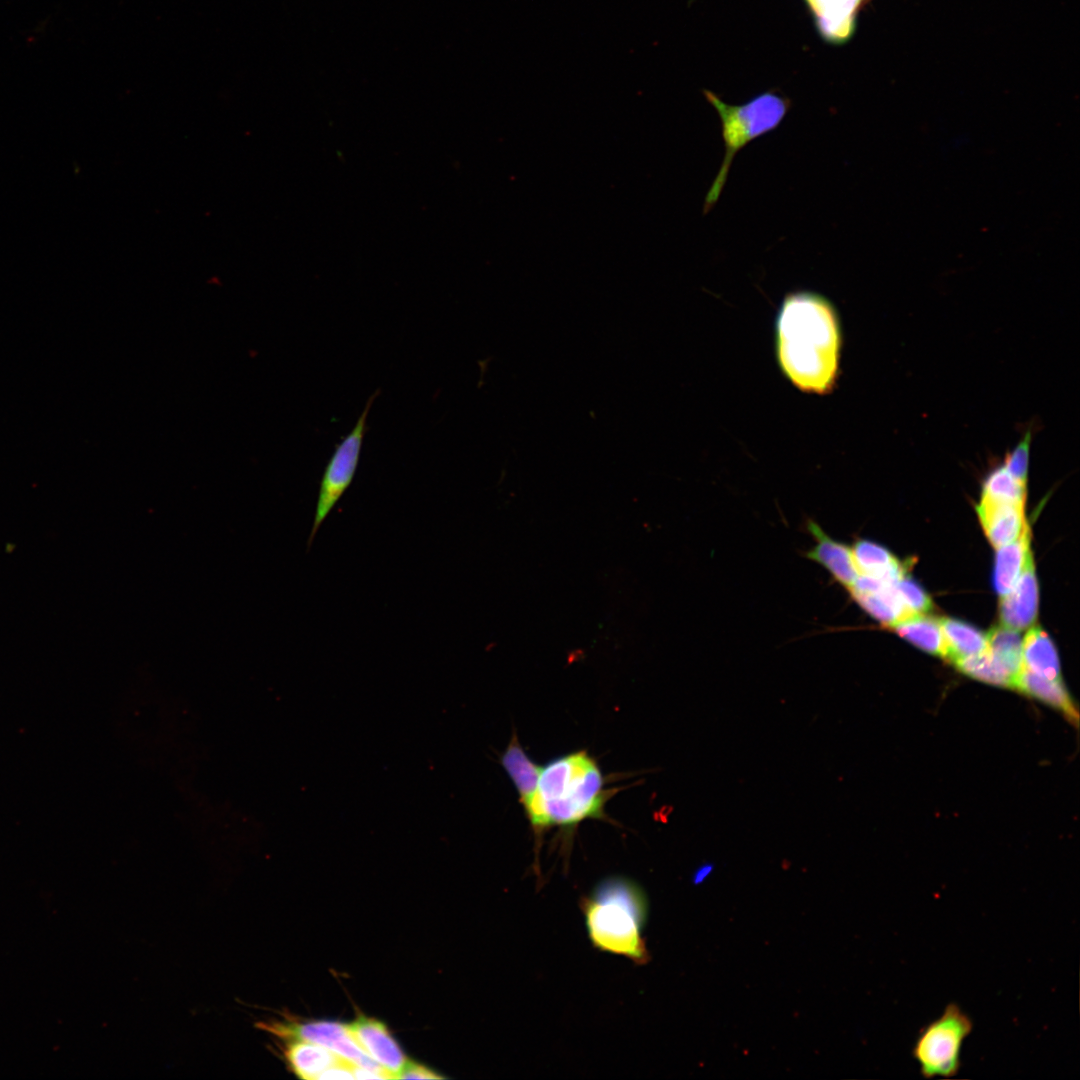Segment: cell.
<instances>
[{"label": "cell", "instance_id": "26", "mask_svg": "<svg viewBox=\"0 0 1080 1080\" xmlns=\"http://www.w3.org/2000/svg\"><path fill=\"white\" fill-rule=\"evenodd\" d=\"M1031 437L1027 433L1016 449L1006 457L1004 466L1019 481L1026 483Z\"/></svg>", "mask_w": 1080, "mask_h": 1080}, {"label": "cell", "instance_id": "7", "mask_svg": "<svg viewBox=\"0 0 1080 1080\" xmlns=\"http://www.w3.org/2000/svg\"><path fill=\"white\" fill-rule=\"evenodd\" d=\"M256 1026L283 1040H305L320 1045L353 1065L374 1071L391 1079L388 1072L370 1058L352 1036L348 1025L334 1021L269 1020Z\"/></svg>", "mask_w": 1080, "mask_h": 1080}, {"label": "cell", "instance_id": "29", "mask_svg": "<svg viewBox=\"0 0 1080 1080\" xmlns=\"http://www.w3.org/2000/svg\"><path fill=\"white\" fill-rule=\"evenodd\" d=\"M713 868H714V866L711 863H704V864L700 865L695 870V872L693 873V877H692L693 883L694 884H700L703 881H705L706 878H708L709 875L712 873Z\"/></svg>", "mask_w": 1080, "mask_h": 1080}, {"label": "cell", "instance_id": "17", "mask_svg": "<svg viewBox=\"0 0 1080 1080\" xmlns=\"http://www.w3.org/2000/svg\"><path fill=\"white\" fill-rule=\"evenodd\" d=\"M500 763L517 789L524 808L536 791L542 767L527 755L516 735L502 753Z\"/></svg>", "mask_w": 1080, "mask_h": 1080}, {"label": "cell", "instance_id": "22", "mask_svg": "<svg viewBox=\"0 0 1080 1080\" xmlns=\"http://www.w3.org/2000/svg\"><path fill=\"white\" fill-rule=\"evenodd\" d=\"M986 637L989 653L1015 679L1023 667L1022 641L1018 631L1001 625L994 627Z\"/></svg>", "mask_w": 1080, "mask_h": 1080}, {"label": "cell", "instance_id": "15", "mask_svg": "<svg viewBox=\"0 0 1080 1080\" xmlns=\"http://www.w3.org/2000/svg\"><path fill=\"white\" fill-rule=\"evenodd\" d=\"M288 1068L298 1078L318 1079L319 1075L341 1058L330 1050L305 1040H286L283 1049Z\"/></svg>", "mask_w": 1080, "mask_h": 1080}, {"label": "cell", "instance_id": "9", "mask_svg": "<svg viewBox=\"0 0 1080 1080\" xmlns=\"http://www.w3.org/2000/svg\"><path fill=\"white\" fill-rule=\"evenodd\" d=\"M806 528L814 545L804 556L822 566L834 581L849 589L859 576L851 547L833 539L814 520L809 519Z\"/></svg>", "mask_w": 1080, "mask_h": 1080}, {"label": "cell", "instance_id": "5", "mask_svg": "<svg viewBox=\"0 0 1080 1080\" xmlns=\"http://www.w3.org/2000/svg\"><path fill=\"white\" fill-rule=\"evenodd\" d=\"M973 1030L972 1019L951 1002L942 1014L924 1026L913 1045L912 1056L926 1079L951 1078L961 1068V1050Z\"/></svg>", "mask_w": 1080, "mask_h": 1080}, {"label": "cell", "instance_id": "16", "mask_svg": "<svg viewBox=\"0 0 1080 1080\" xmlns=\"http://www.w3.org/2000/svg\"><path fill=\"white\" fill-rule=\"evenodd\" d=\"M1030 537L1026 524L1015 540L997 549L993 581L995 590L1001 597L1014 587L1027 558L1032 554Z\"/></svg>", "mask_w": 1080, "mask_h": 1080}, {"label": "cell", "instance_id": "3", "mask_svg": "<svg viewBox=\"0 0 1080 1080\" xmlns=\"http://www.w3.org/2000/svg\"><path fill=\"white\" fill-rule=\"evenodd\" d=\"M580 908L595 948L624 956L637 965L649 961L642 937L648 900L636 882L623 876L603 879L590 895L581 898Z\"/></svg>", "mask_w": 1080, "mask_h": 1080}, {"label": "cell", "instance_id": "21", "mask_svg": "<svg viewBox=\"0 0 1080 1080\" xmlns=\"http://www.w3.org/2000/svg\"><path fill=\"white\" fill-rule=\"evenodd\" d=\"M892 627L917 647L945 657L946 644L939 620L921 614L900 621Z\"/></svg>", "mask_w": 1080, "mask_h": 1080}, {"label": "cell", "instance_id": "13", "mask_svg": "<svg viewBox=\"0 0 1080 1080\" xmlns=\"http://www.w3.org/2000/svg\"><path fill=\"white\" fill-rule=\"evenodd\" d=\"M976 509L984 532L996 549L1015 540L1026 525L1024 504L981 498Z\"/></svg>", "mask_w": 1080, "mask_h": 1080}, {"label": "cell", "instance_id": "8", "mask_svg": "<svg viewBox=\"0 0 1080 1080\" xmlns=\"http://www.w3.org/2000/svg\"><path fill=\"white\" fill-rule=\"evenodd\" d=\"M847 591L868 614L882 624L893 626L916 616L903 604L894 583L884 579L859 575Z\"/></svg>", "mask_w": 1080, "mask_h": 1080}, {"label": "cell", "instance_id": "18", "mask_svg": "<svg viewBox=\"0 0 1080 1080\" xmlns=\"http://www.w3.org/2000/svg\"><path fill=\"white\" fill-rule=\"evenodd\" d=\"M1023 666L1050 680L1060 679V663L1056 648L1048 634L1039 627L1031 628L1022 641Z\"/></svg>", "mask_w": 1080, "mask_h": 1080}, {"label": "cell", "instance_id": "27", "mask_svg": "<svg viewBox=\"0 0 1080 1080\" xmlns=\"http://www.w3.org/2000/svg\"><path fill=\"white\" fill-rule=\"evenodd\" d=\"M396 1078L399 1079H442L443 1077L424 1065L407 1060Z\"/></svg>", "mask_w": 1080, "mask_h": 1080}, {"label": "cell", "instance_id": "4", "mask_svg": "<svg viewBox=\"0 0 1080 1080\" xmlns=\"http://www.w3.org/2000/svg\"><path fill=\"white\" fill-rule=\"evenodd\" d=\"M703 94L720 118L725 152L705 197L704 213H707L721 195L735 155L751 141L775 130L786 116L790 100L769 90L741 105H731L712 91L704 90Z\"/></svg>", "mask_w": 1080, "mask_h": 1080}, {"label": "cell", "instance_id": "25", "mask_svg": "<svg viewBox=\"0 0 1080 1080\" xmlns=\"http://www.w3.org/2000/svg\"><path fill=\"white\" fill-rule=\"evenodd\" d=\"M894 587L903 604L913 615L925 614L931 609L932 602L929 596L907 576L903 575L894 583Z\"/></svg>", "mask_w": 1080, "mask_h": 1080}, {"label": "cell", "instance_id": "19", "mask_svg": "<svg viewBox=\"0 0 1080 1080\" xmlns=\"http://www.w3.org/2000/svg\"><path fill=\"white\" fill-rule=\"evenodd\" d=\"M852 555L859 575H866L897 582L904 573L903 566L884 547L868 541L859 540L851 547Z\"/></svg>", "mask_w": 1080, "mask_h": 1080}, {"label": "cell", "instance_id": "23", "mask_svg": "<svg viewBox=\"0 0 1080 1080\" xmlns=\"http://www.w3.org/2000/svg\"><path fill=\"white\" fill-rule=\"evenodd\" d=\"M967 675L997 686L1013 687V677L1004 667L987 651L960 659L954 663Z\"/></svg>", "mask_w": 1080, "mask_h": 1080}, {"label": "cell", "instance_id": "20", "mask_svg": "<svg viewBox=\"0 0 1080 1080\" xmlns=\"http://www.w3.org/2000/svg\"><path fill=\"white\" fill-rule=\"evenodd\" d=\"M939 621L946 644L945 657L951 662L987 651V637L973 626L951 618Z\"/></svg>", "mask_w": 1080, "mask_h": 1080}, {"label": "cell", "instance_id": "28", "mask_svg": "<svg viewBox=\"0 0 1080 1080\" xmlns=\"http://www.w3.org/2000/svg\"><path fill=\"white\" fill-rule=\"evenodd\" d=\"M353 1066V1064L341 1058L335 1065L323 1071L318 1079H354Z\"/></svg>", "mask_w": 1080, "mask_h": 1080}, {"label": "cell", "instance_id": "24", "mask_svg": "<svg viewBox=\"0 0 1080 1080\" xmlns=\"http://www.w3.org/2000/svg\"><path fill=\"white\" fill-rule=\"evenodd\" d=\"M1026 483L1016 479L1003 465L993 471L983 485L982 497L997 502L1025 504Z\"/></svg>", "mask_w": 1080, "mask_h": 1080}, {"label": "cell", "instance_id": "10", "mask_svg": "<svg viewBox=\"0 0 1080 1080\" xmlns=\"http://www.w3.org/2000/svg\"><path fill=\"white\" fill-rule=\"evenodd\" d=\"M348 1028L363 1051L391 1078H396L407 1059L386 1025L376 1019L359 1016L348 1024Z\"/></svg>", "mask_w": 1080, "mask_h": 1080}, {"label": "cell", "instance_id": "6", "mask_svg": "<svg viewBox=\"0 0 1080 1080\" xmlns=\"http://www.w3.org/2000/svg\"><path fill=\"white\" fill-rule=\"evenodd\" d=\"M376 397L377 393H374L368 399L354 427L336 446L324 469L313 525L307 541L308 548L313 543L322 523L354 479L367 429L368 414Z\"/></svg>", "mask_w": 1080, "mask_h": 1080}, {"label": "cell", "instance_id": "11", "mask_svg": "<svg viewBox=\"0 0 1080 1080\" xmlns=\"http://www.w3.org/2000/svg\"><path fill=\"white\" fill-rule=\"evenodd\" d=\"M1037 611L1038 584L1031 554L1014 587L1001 597L1002 625L1017 631L1023 630L1035 621Z\"/></svg>", "mask_w": 1080, "mask_h": 1080}, {"label": "cell", "instance_id": "2", "mask_svg": "<svg viewBox=\"0 0 1080 1080\" xmlns=\"http://www.w3.org/2000/svg\"><path fill=\"white\" fill-rule=\"evenodd\" d=\"M611 791L597 762L584 750L548 762L541 768L536 791L524 807L536 835L550 827H574L603 818Z\"/></svg>", "mask_w": 1080, "mask_h": 1080}, {"label": "cell", "instance_id": "1", "mask_svg": "<svg viewBox=\"0 0 1080 1080\" xmlns=\"http://www.w3.org/2000/svg\"><path fill=\"white\" fill-rule=\"evenodd\" d=\"M776 320V354L785 376L802 391L831 392L838 377L841 348L834 305L817 292H790Z\"/></svg>", "mask_w": 1080, "mask_h": 1080}, {"label": "cell", "instance_id": "14", "mask_svg": "<svg viewBox=\"0 0 1080 1080\" xmlns=\"http://www.w3.org/2000/svg\"><path fill=\"white\" fill-rule=\"evenodd\" d=\"M1013 687L1061 711L1073 724L1078 723V710L1061 679L1044 678L1023 666L1014 679Z\"/></svg>", "mask_w": 1080, "mask_h": 1080}, {"label": "cell", "instance_id": "12", "mask_svg": "<svg viewBox=\"0 0 1080 1080\" xmlns=\"http://www.w3.org/2000/svg\"><path fill=\"white\" fill-rule=\"evenodd\" d=\"M821 38L843 44L854 34L859 9L867 0H805Z\"/></svg>", "mask_w": 1080, "mask_h": 1080}]
</instances>
